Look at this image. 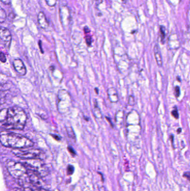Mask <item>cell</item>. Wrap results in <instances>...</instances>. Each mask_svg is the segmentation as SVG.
I'll return each instance as SVG.
<instances>
[{
  "instance_id": "7",
  "label": "cell",
  "mask_w": 190,
  "mask_h": 191,
  "mask_svg": "<svg viewBox=\"0 0 190 191\" xmlns=\"http://www.w3.org/2000/svg\"><path fill=\"white\" fill-rule=\"evenodd\" d=\"M13 66L17 73L23 76L26 73V68L22 61L20 59H16L13 61Z\"/></svg>"
},
{
  "instance_id": "6",
  "label": "cell",
  "mask_w": 190,
  "mask_h": 191,
  "mask_svg": "<svg viewBox=\"0 0 190 191\" xmlns=\"http://www.w3.org/2000/svg\"><path fill=\"white\" fill-rule=\"evenodd\" d=\"M12 40V35L10 30L4 27H1L0 30V41L1 47L9 50Z\"/></svg>"
},
{
  "instance_id": "1",
  "label": "cell",
  "mask_w": 190,
  "mask_h": 191,
  "mask_svg": "<svg viewBox=\"0 0 190 191\" xmlns=\"http://www.w3.org/2000/svg\"><path fill=\"white\" fill-rule=\"evenodd\" d=\"M27 115L22 108L14 106L7 109L6 118L2 122L5 129L22 130L25 126Z\"/></svg>"
},
{
  "instance_id": "9",
  "label": "cell",
  "mask_w": 190,
  "mask_h": 191,
  "mask_svg": "<svg viewBox=\"0 0 190 191\" xmlns=\"http://www.w3.org/2000/svg\"><path fill=\"white\" fill-rule=\"evenodd\" d=\"M107 94L108 98L111 102L116 103L119 100L117 90L113 87H110L108 89Z\"/></svg>"
},
{
  "instance_id": "18",
  "label": "cell",
  "mask_w": 190,
  "mask_h": 191,
  "mask_svg": "<svg viewBox=\"0 0 190 191\" xmlns=\"http://www.w3.org/2000/svg\"><path fill=\"white\" fill-rule=\"evenodd\" d=\"M135 103L136 102H135L134 97L132 96H130L128 98V104L130 106H133L135 104Z\"/></svg>"
},
{
  "instance_id": "11",
  "label": "cell",
  "mask_w": 190,
  "mask_h": 191,
  "mask_svg": "<svg viewBox=\"0 0 190 191\" xmlns=\"http://www.w3.org/2000/svg\"><path fill=\"white\" fill-rule=\"evenodd\" d=\"M7 15L5 11L2 8L0 9V22L1 23H3L6 19Z\"/></svg>"
},
{
  "instance_id": "15",
  "label": "cell",
  "mask_w": 190,
  "mask_h": 191,
  "mask_svg": "<svg viewBox=\"0 0 190 191\" xmlns=\"http://www.w3.org/2000/svg\"><path fill=\"white\" fill-rule=\"evenodd\" d=\"M47 5L50 7H54L57 4V0H45Z\"/></svg>"
},
{
  "instance_id": "2",
  "label": "cell",
  "mask_w": 190,
  "mask_h": 191,
  "mask_svg": "<svg viewBox=\"0 0 190 191\" xmlns=\"http://www.w3.org/2000/svg\"><path fill=\"white\" fill-rule=\"evenodd\" d=\"M0 140L4 147H11L13 149L31 147L33 145V142L28 137L10 132L2 131Z\"/></svg>"
},
{
  "instance_id": "3",
  "label": "cell",
  "mask_w": 190,
  "mask_h": 191,
  "mask_svg": "<svg viewBox=\"0 0 190 191\" xmlns=\"http://www.w3.org/2000/svg\"><path fill=\"white\" fill-rule=\"evenodd\" d=\"M6 168L9 174L16 179H22L28 176V169L23 163L12 160H8Z\"/></svg>"
},
{
  "instance_id": "23",
  "label": "cell",
  "mask_w": 190,
  "mask_h": 191,
  "mask_svg": "<svg viewBox=\"0 0 190 191\" xmlns=\"http://www.w3.org/2000/svg\"><path fill=\"white\" fill-rule=\"evenodd\" d=\"M184 177L187 178V179L190 182V172H185L184 174Z\"/></svg>"
},
{
  "instance_id": "21",
  "label": "cell",
  "mask_w": 190,
  "mask_h": 191,
  "mask_svg": "<svg viewBox=\"0 0 190 191\" xmlns=\"http://www.w3.org/2000/svg\"><path fill=\"white\" fill-rule=\"evenodd\" d=\"M171 114H172V115L176 119H178V118L179 115H178V111H177V110L175 109V110L172 111V112H171Z\"/></svg>"
},
{
  "instance_id": "22",
  "label": "cell",
  "mask_w": 190,
  "mask_h": 191,
  "mask_svg": "<svg viewBox=\"0 0 190 191\" xmlns=\"http://www.w3.org/2000/svg\"><path fill=\"white\" fill-rule=\"evenodd\" d=\"M1 2L6 5H9L11 3V0H1Z\"/></svg>"
},
{
  "instance_id": "30",
  "label": "cell",
  "mask_w": 190,
  "mask_h": 191,
  "mask_svg": "<svg viewBox=\"0 0 190 191\" xmlns=\"http://www.w3.org/2000/svg\"><path fill=\"white\" fill-rule=\"evenodd\" d=\"M126 1V0H122V1H123V2H124V1Z\"/></svg>"
},
{
  "instance_id": "28",
  "label": "cell",
  "mask_w": 190,
  "mask_h": 191,
  "mask_svg": "<svg viewBox=\"0 0 190 191\" xmlns=\"http://www.w3.org/2000/svg\"><path fill=\"white\" fill-rule=\"evenodd\" d=\"M178 131V134H179V133H180L181 132V128H179V129H178V131Z\"/></svg>"
},
{
  "instance_id": "29",
  "label": "cell",
  "mask_w": 190,
  "mask_h": 191,
  "mask_svg": "<svg viewBox=\"0 0 190 191\" xmlns=\"http://www.w3.org/2000/svg\"><path fill=\"white\" fill-rule=\"evenodd\" d=\"M95 92L97 93V94H99V91H98L97 88H95Z\"/></svg>"
},
{
  "instance_id": "13",
  "label": "cell",
  "mask_w": 190,
  "mask_h": 191,
  "mask_svg": "<svg viewBox=\"0 0 190 191\" xmlns=\"http://www.w3.org/2000/svg\"><path fill=\"white\" fill-rule=\"evenodd\" d=\"M94 115L97 118H100L102 117V114L100 112V110L99 108V107H98L97 104H95V107L93 110Z\"/></svg>"
},
{
  "instance_id": "14",
  "label": "cell",
  "mask_w": 190,
  "mask_h": 191,
  "mask_svg": "<svg viewBox=\"0 0 190 191\" xmlns=\"http://www.w3.org/2000/svg\"><path fill=\"white\" fill-rule=\"evenodd\" d=\"M160 35L161 41L162 43H164V41L166 37V29L163 26H161L160 27Z\"/></svg>"
},
{
  "instance_id": "12",
  "label": "cell",
  "mask_w": 190,
  "mask_h": 191,
  "mask_svg": "<svg viewBox=\"0 0 190 191\" xmlns=\"http://www.w3.org/2000/svg\"><path fill=\"white\" fill-rule=\"evenodd\" d=\"M7 113V109L6 108H3L1 111L0 113V120L1 122H3L5 120L6 118Z\"/></svg>"
},
{
  "instance_id": "25",
  "label": "cell",
  "mask_w": 190,
  "mask_h": 191,
  "mask_svg": "<svg viewBox=\"0 0 190 191\" xmlns=\"http://www.w3.org/2000/svg\"><path fill=\"white\" fill-rule=\"evenodd\" d=\"M52 136L53 138H54L56 140L60 141L61 140V137H60L59 136H57V135H51Z\"/></svg>"
},
{
  "instance_id": "24",
  "label": "cell",
  "mask_w": 190,
  "mask_h": 191,
  "mask_svg": "<svg viewBox=\"0 0 190 191\" xmlns=\"http://www.w3.org/2000/svg\"><path fill=\"white\" fill-rule=\"evenodd\" d=\"M67 149H68L69 151L70 152V154H72V155H75V151L74 150V149L72 147H69Z\"/></svg>"
},
{
  "instance_id": "19",
  "label": "cell",
  "mask_w": 190,
  "mask_h": 191,
  "mask_svg": "<svg viewBox=\"0 0 190 191\" xmlns=\"http://www.w3.org/2000/svg\"><path fill=\"white\" fill-rule=\"evenodd\" d=\"M174 92H175V96L176 97H178L180 95V88L178 86H176L174 89Z\"/></svg>"
},
{
  "instance_id": "8",
  "label": "cell",
  "mask_w": 190,
  "mask_h": 191,
  "mask_svg": "<svg viewBox=\"0 0 190 191\" xmlns=\"http://www.w3.org/2000/svg\"><path fill=\"white\" fill-rule=\"evenodd\" d=\"M37 23L40 28L43 30H46L49 27L46 16L43 12H39L37 15Z\"/></svg>"
},
{
  "instance_id": "5",
  "label": "cell",
  "mask_w": 190,
  "mask_h": 191,
  "mask_svg": "<svg viewBox=\"0 0 190 191\" xmlns=\"http://www.w3.org/2000/svg\"><path fill=\"white\" fill-rule=\"evenodd\" d=\"M12 152L17 157L26 160L33 159H42L45 157V154L43 151L36 149H30V147L13 149Z\"/></svg>"
},
{
  "instance_id": "17",
  "label": "cell",
  "mask_w": 190,
  "mask_h": 191,
  "mask_svg": "<svg viewBox=\"0 0 190 191\" xmlns=\"http://www.w3.org/2000/svg\"><path fill=\"white\" fill-rule=\"evenodd\" d=\"M74 172V168L73 165H68L67 168V173L69 175H71L73 174Z\"/></svg>"
},
{
  "instance_id": "26",
  "label": "cell",
  "mask_w": 190,
  "mask_h": 191,
  "mask_svg": "<svg viewBox=\"0 0 190 191\" xmlns=\"http://www.w3.org/2000/svg\"><path fill=\"white\" fill-rule=\"evenodd\" d=\"M84 33L87 34L89 33L90 32V29H89L88 27H85L84 28Z\"/></svg>"
},
{
  "instance_id": "20",
  "label": "cell",
  "mask_w": 190,
  "mask_h": 191,
  "mask_svg": "<svg viewBox=\"0 0 190 191\" xmlns=\"http://www.w3.org/2000/svg\"><path fill=\"white\" fill-rule=\"evenodd\" d=\"M0 59H1V62L2 63H5L6 62V56L5 55V54L3 53L2 51L1 52V55H0Z\"/></svg>"
},
{
  "instance_id": "27",
  "label": "cell",
  "mask_w": 190,
  "mask_h": 191,
  "mask_svg": "<svg viewBox=\"0 0 190 191\" xmlns=\"http://www.w3.org/2000/svg\"><path fill=\"white\" fill-rule=\"evenodd\" d=\"M39 48H40V51L42 53H43V49H42V42L41 40H39Z\"/></svg>"
},
{
  "instance_id": "4",
  "label": "cell",
  "mask_w": 190,
  "mask_h": 191,
  "mask_svg": "<svg viewBox=\"0 0 190 191\" xmlns=\"http://www.w3.org/2000/svg\"><path fill=\"white\" fill-rule=\"evenodd\" d=\"M23 164L29 170L33 171L41 177H44L49 173L48 168L40 159H27Z\"/></svg>"
},
{
  "instance_id": "16",
  "label": "cell",
  "mask_w": 190,
  "mask_h": 191,
  "mask_svg": "<svg viewBox=\"0 0 190 191\" xmlns=\"http://www.w3.org/2000/svg\"><path fill=\"white\" fill-rule=\"evenodd\" d=\"M85 41H86V44H87V45L88 47H90L92 43V37H90V35H87L85 36Z\"/></svg>"
},
{
  "instance_id": "10",
  "label": "cell",
  "mask_w": 190,
  "mask_h": 191,
  "mask_svg": "<svg viewBox=\"0 0 190 191\" xmlns=\"http://www.w3.org/2000/svg\"><path fill=\"white\" fill-rule=\"evenodd\" d=\"M154 57L156 59V61L157 62V65L158 67H162L163 65V62L162 59V56L161 54L160 48L158 45H155L154 48Z\"/></svg>"
}]
</instances>
